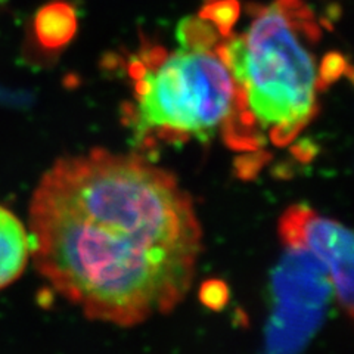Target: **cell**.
<instances>
[{"mask_svg": "<svg viewBox=\"0 0 354 354\" xmlns=\"http://www.w3.org/2000/svg\"><path fill=\"white\" fill-rule=\"evenodd\" d=\"M332 292L328 274L306 252L286 248L274 274L276 308L266 354H297L316 329Z\"/></svg>", "mask_w": 354, "mask_h": 354, "instance_id": "4", "label": "cell"}, {"mask_svg": "<svg viewBox=\"0 0 354 354\" xmlns=\"http://www.w3.org/2000/svg\"><path fill=\"white\" fill-rule=\"evenodd\" d=\"M320 28L303 0H274L254 14L242 35H229L217 52L235 83V105L221 131L226 145L257 157L300 138L319 111L315 46Z\"/></svg>", "mask_w": 354, "mask_h": 354, "instance_id": "2", "label": "cell"}, {"mask_svg": "<svg viewBox=\"0 0 354 354\" xmlns=\"http://www.w3.org/2000/svg\"><path fill=\"white\" fill-rule=\"evenodd\" d=\"M77 31L74 9L65 2H52L43 6L35 18V32L40 46L58 49L65 46Z\"/></svg>", "mask_w": 354, "mask_h": 354, "instance_id": "7", "label": "cell"}, {"mask_svg": "<svg viewBox=\"0 0 354 354\" xmlns=\"http://www.w3.org/2000/svg\"><path fill=\"white\" fill-rule=\"evenodd\" d=\"M30 259L28 230L10 209L0 204V290L19 279Z\"/></svg>", "mask_w": 354, "mask_h": 354, "instance_id": "6", "label": "cell"}, {"mask_svg": "<svg viewBox=\"0 0 354 354\" xmlns=\"http://www.w3.org/2000/svg\"><path fill=\"white\" fill-rule=\"evenodd\" d=\"M31 259L93 320L135 326L171 312L194 282L203 232L191 196L136 153L64 157L39 180Z\"/></svg>", "mask_w": 354, "mask_h": 354, "instance_id": "1", "label": "cell"}, {"mask_svg": "<svg viewBox=\"0 0 354 354\" xmlns=\"http://www.w3.org/2000/svg\"><path fill=\"white\" fill-rule=\"evenodd\" d=\"M131 75L135 102L126 118L142 140H208L234 111L235 83L217 48H180L161 58L153 50L131 66Z\"/></svg>", "mask_w": 354, "mask_h": 354, "instance_id": "3", "label": "cell"}, {"mask_svg": "<svg viewBox=\"0 0 354 354\" xmlns=\"http://www.w3.org/2000/svg\"><path fill=\"white\" fill-rule=\"evenodd\" d=\"M279 236L285 248L300 250L322 266L339 307L351 319L354 283L351 230L308 205L295 204L281 216Z\"/></svg>", "mask_w": 354, "mask_h": 354, "instance_id": "5", "label": "cell"}, {"mask_svg": "<svg viewBox=\"0 0 354 354\" xmlns=\"http://www.w3.org/2000/svg\"><path fill=\"white\" fill-rule=\"evenodd\" d=\"M198 17L208 21L221 36L227 37L239 18V5L236 0H208Z\"/></svg>", "mask_w": 354, "mask_h": 354, "instance_id": "8", "label": "cell"}, {"mask_svg": "<svg viewBox=\"0 0 354 354\" xmlns=\"http://www.w3.org/2000/svg\"><path fill=\"white\" fill-rule=\"evenodd\" d=\"M346 71V59L342 58V55L338 52L328 53L324 57V59L319 62V75H320V83H322L324 88L337 82L339 77Z\"/></svg>", "mask_w": 354, "mask_h": 354, "instance_id": "9", "label": "cell"}]
</instances>
